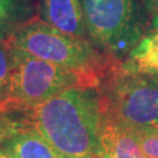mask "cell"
I'll return each instance as SVG.
<instances>
[{"label": "cell", "mask_w": 158, "mask_h": 158, "mask_svg": "<svg viewBox=\"0 0 158 158\" xmlns=\"http://www.w3.org/2000/svg\"><path fill=\"white\" fill-rule=\"evenodd\" d=\"M12 54L13 66L5 98L14 110H27L74 87L90 88L73 70L14 47Z\"/></svg>", "instance_id": "obj_4"}, {"label": "cell", "mask_w": 158, "mask_h": 158, "mask_svg": "<svg viewBox=\"0 0 158 158\" xmlns=\"http://www.w3.org/2000/svg\"><path fill=\"white\" fill-rule=\"evenodd\" d=\"M10 110H13V109H11L7 100L4 96H0V114L5 113V111H10Z\"/></svg>", "instance_id": "obj_14"}, {"label": "cell", "mask_w": 158, "mask_h": 158, "mask_svg": "<svg viewBox=\"0 0 158 158\" xmlns=\"http://www.w3.org/2000/svg\"><path fill=\"white\" fill-rule=\"evenodd\" d=\"M41 18L63 34L87 40L88 32L80 0H42Z\"/></svg>", "instance_id": "obj_6"}, {"label": "cell", "mask_w": 158, "mask_h": 158, "mask_svg": "<svg viewBox=\"0 0 158 158\" xmlns=\"http://www.w3.org/2000/svg\"><path fill=\"white\" fill-rule=\"evenodd\" d=\"M6 40L14 48L73 70L90 88H98L121 62L88 40L63 34L40 18L19 23Z\"/></svg>", "instance_id": "obj_2"}, {"label": "cell", "mask_w": 158, "mask_h": 158, "mask_svg": "<svg viewBox=\"0 0 158 158\" xmlns=\"http://www.w3.org/2000/svg\"><path fill=\"white\" fill-rule=\"evenodd\" d=\"M0 148L15 158H64L32 128L17 132Z\"/></svg>", "instance_id": "obj_8"}, {"label": "cell", "mask_w": 158, "mask_h": 158, "mask_svg": "<svg viewBox=\"0 0 158 158\" xmlns=\"http://www.w3.org/2000/svg\"><path fill=\"white\" fill-rule=\"evenodd\" d=\"M26 121L64 158L100 155L103 111L98 88L74 87L25 110Z\"/></svg>", "instance_id": "obj_1"}, {"label": "cell", "mask_w": 158, "mask_h": 158, "mask_svg": "<svg viewBox=\"0 0 158 158\" xmlns=\"http://www.w3.org/2000/svg\"><path fill=\"white\" fill-rule=\"evenodd\" d=\"M28 8L20 0H0V39H7L13 29L23 23Z\"/></svg>", "instance_id": "obj_10"}, {"label": "cell", "mask_w": 158, "mask_h": 158, "mask_svg": "<svg viewBox=\"0 0 158 158\" xmlns=\"http://www.w3.org/2000/svg\"><path fill=\"white\" fill-rule=\"evenodd\" d=\"M13 66L12 47L6 39H0V96H6Z\"/></svg>", "instance_id": "obj_11"}, {"label": "cell", "mask_w": 158, "mask_h": 158, "mask_svg": "<svg viewBox=\"0 0 158 158\" xmlns=\"http://www.w3.org/2000/svg\"><path fill=\"white\" fill-rule=\"evenodd\" d=\"M147 5L150 13L152 14L155 21L157 23L158 28V0H147Z\"/></svg>", "instance_id": "obj_13"}, {"label": "cell", "mask_w": 158, "mask_h": 158, "mask_svg": "<svg viewBox=\"0 0 158 158\" xmlns=\"http://www.w3.org/2000/svg\"><path fill=\"white\" fill-rule=\"evenodd\" d=\"M132 132L144 155L148 158H158V131L132 130Z\"/></svg>", "instance_id": "obj_12"}, {"label": "cell", "mask_w": 158, "mask_h": 158, "mask_svg": "<svg viewBox=\"0 0 158 158\" xmlns=\"http://www.w3.org/2000/svg\"><path fill=\"white\" fill-rule=\"evenodd\" d=\"M89 39L117 57L139 41L134 0H80Z\"/></svg>", "instance_id": "obj_5"}, {"label": "cell", "mask_w": 158, "mask_h": 158, "mask_svg": "<svg viewBox=\"0 0 158 158\" xmlns=\"http://www.w3.org/2000/svg\"><path fill=\"white\" fill-rule=\"evenodd\" d=\"M103 116L132 130L158 131V77L119 62L98 87Z\"/></svg>", "instance_id": "obj_3"}, {"label": "cell", "mask_w": 158, "mask_h": 158, "mask_svg": "<svg viewBox=\"0 0 158 158\" xmlns=\"http://www.w3.org/2000/svg\"><path fill=\"white\" fill-rule=\"evenodd\" d=\"M0 158H15V157H13L12 155H10L8 152H6L5 150H2V149L0 148Z\"/></svg>", "instance_id": "obj_15"}, {"label": "cell", "mask_w": 158, "mask_h": 158, "mask_svg": "<svg viewBox=\"0 0 158 158\" xmlns=\"http://www.w3.org/2000/svg\"><path fill=\"white\" fill-rule=\"evenodd\" d=\"M96 158H104V157H103V156H97Z\"/></svg>", "instance_id": "obj_16"}, {"label": "cell", "mask_w": 158, "mask_h": 158, "mask_svg": "<svg viewBox=\"0 0 158 158\" xmlns=\"http://www.w3.org/2000/svg\"><path fill=\"white\" fill-rule=\"evenodd\" d=\"M104 158H148L132 130L103 116L100 135V155Z\"/></svg>", "instance_id": "obj_7"}, {"label": "cell", "mask_w": 158, "mask_h": 158, "mask_svg": "<svg viewBox=\"0 0 158 158\" xmlns=\"http://www.w3.org/2000/svg\"><path fill=\"white\" fill-rule=\"evenodd\" d=\"M127 63L139 73L158 77V28L136 44Z\"/></svg>", "instance_id": "obj_9"}]
</instances>
